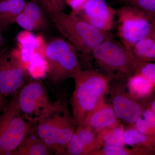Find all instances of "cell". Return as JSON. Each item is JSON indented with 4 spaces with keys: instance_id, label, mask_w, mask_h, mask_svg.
<instances>
[{
    "instance_id": "6da1fadb",
    "label": "cell",
    "mask_w": 155,
    "mask_h": 155,
    "mask_svg": "<svg viewBox=\"0 0 155 155\" xmlns=\"http://www.w3.org/2000/svg\"><path fill=\"white\" fill-rule=\"evenodd\" d=\"M73 78L75 88L71 97L72 117L76 126L81 125L87 115L102 103L114 77L90 70H80Z\"/></svg>"
},
{
    "instance_id": "7a4b0ae2",
    "label": "cell",
    "mask_w": 155,
    "mask_h": 155,
    "mask_svg": "<svg viewBox=\"0 0 155 155\" xmlns=\"http://www.w3.org/2000/svg\"><path fill=\"white\" fill-rule=\"evenodd\" d=\"M50 17L56 28L76 50L84 54H91L101 43L115 36L112 32L100 30L72 13L61 11Z\"/></svg>"
},
{
    "instance_id": "3957f363",
    "label": "cell",
    "mask_w": 155,
    "mask_h": 155,
    "mask_svg": "<svg viewBox=\"0 0 155 155\" xmlns=\"http://www.w3.org/2000/svg\"><path fill=\"white\" fill-rule=\"evenodd\" d=\"M45 58L47 64L46 74L55 84L73 78L81 69L76 49L71 43L60 38L46 44Z\"/></svg>"
},
{
    "instance_id": "277c9868",
    "label": "cell",
    "mask_w": 155,
    "mask_h": 155,
    "mask_svg": "<svg viewBox=\"0 0 155 155\" xmlns=\"http://www.w3.org/2000/svg\"><path fill=\"white\" fill-rule=\"evenodd\" d=\"M32 129L21 115L17 100H12L0 113V155H11Z\"/></svg>"
},
{
    "instance_id": "5b68a950",
    "label": "cell",
    "mask_w": 155,
    "mask_h": 155,
    "mask_svg": "<svg viewBox=\"0 0 155 155\" xmlns=\"http://www.w3.org/2000/svg\"><path fill=\"white\" fill-rule=\"evenodd\" d=\"M97 64L110 76L129 78L133 74L134 63L129 51L122 42L108 38L97 46L91 53Z\"/></svg>"
},
{
    "instance_id": "8992f818",
    "label": "cell",
    "mask_w": 155,
    "mask_h": 155,
    "mask_svg": "<svg viewBox=\"0 0 155 155\" xmlns=\"http://www.w3.org/2000/svg\"><path fill=\"white\" fill-rule=\"evenodd\" d=\"M117 36L128 50L135 43L155 31V18L144 11L125 5L116 9Z\"/></svg>"
},
{
    "instance_id": "52a82bcc",
    "label": "cell",
    "mask_w": 155,
    "mask_h": 155,
    "mask_svg": "<svg viewBox=\"0 0 155 155\" xmlns=\"http://www.w3.org/2000/svg\"><path fill=\"white\" fill-rule=\"evenodd\" d=\"M17 102L21 115L31 125H36L52 113L56 107V103L51 101L44 85L36 81L24 85Z\"/></svg>"
},
{
    "instance_id": "ba28073f",
    "label": "cell",
    "mask_w": 155,
    "mask_h": 155,
    "mask_svg": "<svg viewBox=\"0 0 155 155\" xmlns=\"http://www.w3.org/2000/svg\"><path fill=\"white\" fill-rule=\"evenodd\" d=\"M27 69L18 48L6 51L0 59V94L11 96L24 84Z\"/></svg>"
},
{
    "instance_id": "9c48e42d",
    "label": "cell",
    "mask_w": 155,
    "mask_h": 155,
    "mask_svg": "<svg viewBox=\"0 0 155 155\" xmlns=\"http://www.w3.org/2000/svg\"><path fill=\"white\" fill-rule=\"evenodd\" d=\"M73 120L67 106L58 101L54 110L36 124L32 130L54 153L61 130Z\"/></svg>"
},
{
    "instance_id": "30bf717a",
    "label": "cell",
    "mask_w": 155,
    "mask_h": 155,
    "mask_svg": "<svg viewBox=\"0 0 155 155\" xmlns=\"http://www.w3.org/2000/svg\"><path fill=\"white\" fill-rule=\"evenodd\" d=\"M73 14L100 30L111 32L115 25L116 9L109 6L105 0H87Z\"/></svg>"
},
{
    "instance_id": "8fae6325",
    "label": "cell",
    "mask_w": 155,
    "mask_h": 155,
    "mask_svg": "<svg viewBox=\"0 0 155 155\" xmlns=\"http://www.w3.org/2000/svg\"><path fill=\"white\" fill-rule=\"evenodd\" d=\"M112 107L119 120L133 125L141 116L144 107L139 100L125 91L122 86L114 88L112 95Z\"/></svg>"
},
{
    "instance_id": "7c38bea8",
    "label": "cell",
    "mask_w": 155,
    "mask_h": 155,
    "mask_svg": "<svg viewBox=\"0 0 155 155\" xmlns=\"http://www.w3.org/2000/svg\"><path fill=\"white\" fill-rule=\"evenodd\" d=\"M102 146L98 132L80 125H78L64 155H90Z\"/></svg>"
},
{
    "instance_id": "4fadbf2b",
    "label": "cell",
    "mask_w": 155,
    "mask_h": 155,
    "mask_svg": "<svg viewBox=\"0 0 155 155\" xmlns=\"http://www.w3.org/2000/svg\"><path fill=\"white\" fill-rule=\"evenodd\" d=\"M19 26L28 31L43 30L48 27L47 19L37 1L26 2L24 8L15 21Z\"/></svg>"
},
{
    "instance_id": "5bb4252c",
    "label": "cell",
    "mask_w": 155,
    "mask_h": 155,
    "mask_svg": "<svg viewBox=\"0 0 155 155\" xmlns=\"http://www.w3.org/2000/svg\"><path fill=\"white\" fill-rule=\"evenodd\" d=\"M119 123L112 106L105 101L87 115L81 125L99 132L114 127Z\"/></svg>"
},
{
    "instance_id": "9a60e30c",
    "label": "cell",
    "mask_w": 155,
    "mask_h": 155,
    "mask_svg": "<svg viewBox=\"0 0 155 155\" xmlns=\"http://www.w3.org/2000/svg\"><path fill=\"white\" fill-rule=\"evenodd\" d=\"M128 50L134 61V68L139 63L153 62L155 60V31L137 41Z\"/></svg>"
},
{
    "instance_id": "2e32d148",
    "label": "cell",
    "mask_w": 155,
    "mask_h": 155,
    "mask_svg": "<svg viewBox=\"0 0 155 155\" xmlns=\"http://www.w3.org/2000/svg\"><path fill=\"white\" fill-rule=\"evenodd\" d=\"M52 153L51 150L33 132L32 129L20 146L11 155H49Z\"/></svg>"
},
{
    "instance_id": "e0dca14e",
    "label": "cell",
    "mask_w": 155,
    "mask_h": 155,
    "mask_svg": "<svg viewBox=\"0 0 155 155\" xmlns=\"http://www.w3.org/2000/svg\"><path fill=\"white\" fill-rule=\"evenodd\" d=\"M25 0H0V26L3 29L8 28L22 11Z\"/></svg>"
},
{
    "instance_id": "ac0fdd59",
    "label": "cell",
    "mask_w": 155,
    "mask_h": 155,
    "mask_svg": "<svg viewBox=\"0 0 155 155\" xmlns=\"http://www.w3.org/2000/svg\"><path fill=\"white\" fill-rule=\"evenodd\" d=\"M155 84L137 73H133L128 78L127 86L128 93L136 99L147 98L151 94Z\"/></svg>"
},
{
    "instance_id": "d6986e66",
    "label": "cell",
    "mask_w": 155,
    "mask_h": 155,
    "mask_svg": "<svg viewBox=\"0 0 155 155\" xmlns=\"http://www.w3.org/2000/svg\"><path fill=\"white\" fill-rule=\"evenodd\" d=\"M130 125L124 132L125 145L140 148L155 149V136L140 133L136 129L134 124Z\"/></svg>"
},
{
    "instance_id": "ffe728a7",
    "label": "cell",
    "mask_w": 155,
    "mask_h": 155,
    "mask_svg": "<svg viewBox=\"0 0 155 155\" xmlns=\"http://www.w3.org/2000/svg\"><path fill=\"white\" fill-rule=\"evenodd\" d=\"M155 149L126 147L125 146L104 145L90 155H150L154 153Z\"/></svg>"
},
{
    "instance_id": "44dd1931",
    "label": "cell",
    "mask_w": 155,
    "mask_h": 155,
    "mask_svg": "<svg viewBox=\"0 0 155 155\" xmlns=\"http://www.w3.org/2000/svg\"><path fill=\"white\" fill-rule=\"evenodd\" d=\"M125 130L124 126L119 123L114 127L98 132L103 146H125Z\"/></svg>"
},
{
    "instance_id": "7402d4cb",
    "label": "cell",
    "mask_w": 155,
    "mask_h": 155,
    "mask_svg": "<svg viewBox=\"0 0 155 155\" xmlns=\"http://www.w3.org/2000/svg\"><path fill=\"white\" fill-rule=\"evenodd\" d=\"M125 5L134 7L144 11L155 18V0H121Z\"/></svg>"
},
{
    "instance_id": "603a6c76",
    "label": "cell",
    "mask_w": 155,
    "mask_h": 155,
    "mask_svg": "<svg viewBox=\"0 0 155 155\" xmlns=\"http://www.w3.org/2000/svg\"><path fill=\"white\" fill-rule=\"evenodd\" d=\"M133 73L140 74L155 84V64L153 62L139 63L135 66Z\"/></svg>"
},
{
    "instance_id": "cb8c5ba5",
    "label": "cell",
    "mask_w": 155,
    "mask_h": 155,
    "mask_svg": "<svg viewBox=\"0 0 155 155\" xmlns=\"http://www.w3.org/2000/svg\"><path fill=\"white\" fill-rule=\"evenodd\" d=\"M43 11L48 15L63 11L65 0H37Z\"/></svg>"
},
{
    "instance_id": "d4e9b609",
    "label": "cell",
    "mask_w": 155,
    "mask_h": 155,
    "mask_svg": "<svg viewBox=\"0 0 155 155\" xmlns=\"http://www.w3.org/2000/svg\"><path fill=\"white\" fill-rule=\"evenodd\" d=\"M134 125L140 133L146 135L155 136V130L152 129L144 119L141 118V116L136 120Z\"/></svg>"
},
{
    "instance_id": "484cf974",
    "label": "cell",
    "mask_w": 155,
    "mask_h": 155,
    "mask_svg": "<svg viewBox=\"0 0 155 155\" xmlns=\"http://www.w3.org/2000/svg\"><path fill=\"white\" fill-rule=\"evenodd\" d=\"M141 116L152 129L155 130V113L153 112L148 107L143 109Z\"/></svg>"
},
{
    "instance_id": "4316f807",
    "label": "cell",
    "mask_w": 155,
    "mask_h": 155,
    "mask_svg": "<svg viewBox=\"0 0 155 155\" xmlns=\"http://www.w3.org/2000/svg\"><path fill=\"white\" fill-rule=\"evenodd\" d=\"M87 1V0H65V2L72 8V12L71 13L75 14L80 10Z\"/></svg>"
},
{
    "instance_id": "83f0119b",
    "label": "cell",
    "mask_w": 155,
    "mask_h": 155,
    "mask_svg": "<svg viewBox=\"0 0 155 155\" xmlns=\"http://www.w3.org/2000/svg\"><path fill=\"white\" fill-rule=\"evenodd\" d=\"M6 105L5 99L0 94V113Z\"/></svg>"
},
{
    "instance_id": "f1b7e54d",
    "label": "cell",
    "mask_w": 155,
    "mask_h": 155,
    "mask_svg": "<svg viewBox=\"0 0 155 155\" xmlns=\"http://www.w3.org/2000/svg\"><path fill=\"white\" fill-rule=\"evenodd\" d=\"M148 107L153 112L155 113V101L154 99V100H153L151 102L150 106Z\"/></svg>"
},
{
    "instance_id": "f546056e",
    "label": "cell",
    "mask_w": 155,
    "mask_h": 155,
    "mask_svg": "<svg viewBox=\"0 0 155 155\" xmlns=\"http://www.w3.org/2000/svg\"><path fill=\"white\" fill-rule=\"evenodd\" d=\"M3 43H4V38H3L2 34V28L0 26V46L2 45Z\"/></svg>"
},
{
    "instance_id": "4dcf8cb0",
    "label": "cell",
    "mask_w": 155,
    "mask_h": 155,
    "mask_svg": "<svg viewBox=\"0 0 155 155\" xmlns=\"http://www.w3.org/2000/svg\"><path fill=\"white\" fill-rule=\"evenodd\" d=\"M7 51V49H6L5 48H2L0 46V59H1V58H2V56L3 55V54L5 52Z\"/></svg>"
},
{
    "instance_id": "1f68e13d",
    "label": "cell",
    "mask_w": 155,
    "mask_h": 155,
    "mask_svg": "<svg viewBox=\"0 0 155 155\" xmlns=\"http://www.w3.org/2000/svg\"><path fill=\"white\" fill-rule=\"evenodd\" d=\"M35 1H37V0H35Z\"/></svg>"
}]
</instances>
